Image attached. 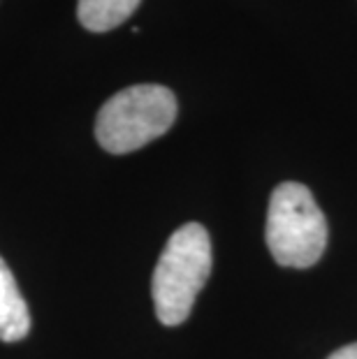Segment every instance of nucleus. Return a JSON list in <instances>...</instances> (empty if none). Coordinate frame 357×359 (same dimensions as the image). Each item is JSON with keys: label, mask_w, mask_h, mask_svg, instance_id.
I'll return each mask as SVG.
<instances>
[{"label": "nucleus", "mask_w": 357, "mask_h": 359, "mask_svg": "<svg viewBox=\"0 0 357 359\" xmlns=\"http://www.w3.org/2000/svg\"><path fill=\"white\" fill-rule=\"evenodd\" d=\"M211 273V239L200 223H186L170 236L158 259L151 294L165 327L186 323Z\"/></svg>", "instance_id": "nucleus-1"}, {"label": "nucleus", "mask_w": 357, "mask_h": 359, "mask_svg": "<svg viewBox=\"0 0 357 359\" xmlns=\"http://www.w3.org/2000/svg\"><path fill=\"white\" fill-rule=\"evenodd\" d=\"M177 97L161 83H137L112 95L95 121L97 144L109 154H130L174 126Z\"/></svg>", "instance_id": "nucleus-2"}, {"label": "nucleus", "mask_w": 357, "mask_h": 359, "mask_svg": "<svg viewBox=\"0 0 357 359\" xmlns=\"http://www.w3.org/2000/svg\"><path fill=\"white\" fill-rule=\"evenodd\" d=\"M267 246L281 266L307 269L328 246V220L307 186L281 183L271 193L267 211Z\"/></svg>", "instance_id": "nucleus-3"}, {"label": "nucleus", "mask_w": 357, "mask_h": 359, "mask_svg": "<svg viewBox=\"0 0 357 359\" xmlns=\"http://www.w3.org/2000/svg\"><path fill=\"white\" fill-rule=\"evenodd\" d=\"M30 332V311L10 266L0 257V341L14 343L26 339Z\"/></svg>", "instance_id": "nucleus-4"}, {"label": "nucleus", "mask_w": 357, "mask_h": 359, "mask_svg": "<svg viewBox=\"0 0 357 359\" xmlns=\"http://www.w3.org/2000/svg\"><path fill=\"white\" fill-rule=\"evenodd\" d=\"M140 3L142 0H79L77 17L86 30L107 33L130 19Z\"/></svg>", "instance_id": "nucleus-5"}, {"label": "nucleus", "mask_w": 357, "mask_h": 359, "mask_svg": "<svg viewBox=\"0 0 357 359\" xmlns=\"http://www.w3.org/2000/svg\"><path fill=\"white\" fill-rule=\"evenodd\" d=\"M328 359H357V343H351V346H344L337 353H332Z\"/></svg>", "instance_id": "nucleus-6"}]
</instances>
